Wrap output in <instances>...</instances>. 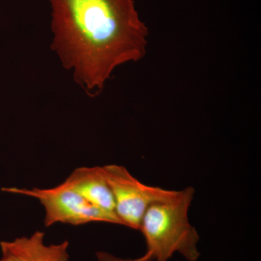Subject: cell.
<instances>
[{"instance_id":"6da1fadb","label":"cell","mask_w":261,"mask_h":261,"mask_svg":"<svg viewBox=\"0 0 261 261\" xmlns=\"http://www.w3.org/2000/svg\"><path fill=\"white\" fill-rule=\"evenodd\" d=\"M51 47L89 94L100 92L118 67L142 60L148 28L134 0H49Z\"/></svg>"},{"instance_id":"7a4b0ae2","label":"cell","mask_w":261,"mask_h":261,"mask_svg":"<svg viewBox=\"0 0 261 261\" xmlns=\"http://www.w3.org/2000/svg\"><path fill=\"white\" fill-rule=\"evenodd\" d=\"M195 190L187 187L169 200L154 202L146 211L140 231L145 237L149 261H168L178 252L188 261H197L198 233L188 219Z\"/></svg>"},{"instance_id":"3957f363","label":"cell","mask_w":261,"mask_h":261,"mask_svg":"<svg viewBox=\"0 0 261 261\" xmlns=\"http://www.w3.org/2000/svg\"><path fill=\"white\" fill-rule=\"evenodd\" d=\"M2 191L29 196L39 200L45 209L44 225L57 223L80 226L92 222L122 225L116 216L97 208L66 181L50 189L3 188Z\"/></svg>"},{"instance_id":"277c9868","label":"cell","mask_w":261,"mask_h":261,"mask_svg":"<svg viewBox=\"0 0 261 261\" xmlns=\"http://www.w3.org/2000/svg\"><path fill=\"white\" fill-rule=\"evenodd\" d=\"M102 168L114 198L116 216L123 226L133 229L140 230L142 218L149 206L169 200L178 192L146 185L123 166L108 165Z\"/></svg>"},{"instance_id":"5b68a950","label":"cell","mask_w":261,"mask_h":261,"mask_svg":"<svg viewBox=\"0 0 261 261\" xmlns=\"http://www.w3.org/2000/svg\"><path fill=\"white\" fill-rule=\"evenodd\" d=\"M44 233L36 231L31 237L0 243L3 256L0 261H69V243H44Z\"/></svg>"},{"instance_id":"8992f818","label":"cell","mask_w":261,"mask_h":261,"mask_svg":"<svg viewBox=\"0 0 261 261\" xmlns=\"http://www.w3.org/2000/svg\"><path fill=\"white\" fill-rule=\"evenodd\" d=\"M65 181L83 196L89 203L116 216L114 198L103 174L102 167L76 168Z\"/></svg>"},{"instance_id":"52a82bcc","label":"cell","mask_w":261,"mask_h":261,"mask_svg":"<svg viewBox=\"0 0 261 261\" xmlns=\"http://www.w3.org/2000/svg\"><path fill=\"white\" fill-rule=\"evenodd\" d=\"M98 261H149V256L145 253L143 256L135 259H123L114 256L107 252L99 251L96 253Z\"/></svg>"}]
</instances>
